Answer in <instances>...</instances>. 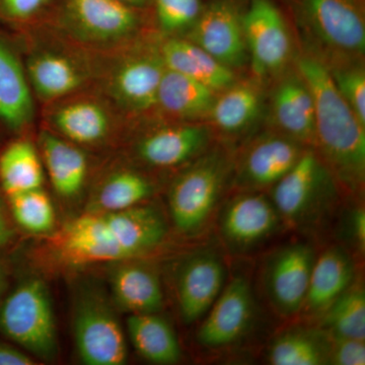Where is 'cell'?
<instances>
[{
	"mask_svg": "<svg viewBox=\"0 0 365 365\" xmlns=\"http://www.w3.org/2000/svg\"><path fill=\"white\" fill-rule=\"evenodd\" d=\"M297 69L313 93L314 150L336 181L351 192L359 190L365 176V124L336 88L323 60L300 53Z\"/></svg>",
	"mask_w": 365,
	"mask_h": 365,
	"instance_id": "1",
	"label": "cell"
},
{
	"mask_svg": "<svg viewBox=\"0 0 365 365\" xmlns=\"http://www.w3.org/2000/svg\"><path fill=\"white\" fill-rule=\"evenodd\" d=\"M309 50L326 64L364 60L365 0H288Z\"/></svg>",
	"mask_w": 365,
	"mask_h": 365,
	"instance_id": "2",
	"label": "cell"
},
{
	"mask_svg": "<svg viewBox=\"0 0 365 365\" xmlns=\"http://www.w3.org/2000/svg\"><path fill=\"white\" fill-rule=\"evenodd\" d=\"M97 67L105 97L124 116L139 117L158 111V95L165 67L160 42L138 39L113 50Z\"/></svg>",
	"mask_w": 365,
	"mask_h": 365,
	"instance_id": "3",
	"label": "cell"
},
{
	"mask_svg": "<svg viewBox=\"0 0 365 365\" xmlns=\"http://www.w3.org/2000/svg\"><path fill=\"white\" fill-rule=\"evenodd\" d=\"M141 11L119 0H61L55 30L85 51L109 53L137 39Z\"/></svg>",
	"mask_w": 365,
	"mask_h": 365,
	"instance_id": "4",
	"label": "cell"
},
{
	"mask_svg": "<svg viewBox=\"0 0 365 365\" xmlns=\"http://www.w3.org/2000/svg\"><path fill=\"white\" fill-rule=\"evenodd\" d=\"M232 170L225 153L211 151L187 168L170 186V218L187 237L201 234L217 207Z\"/></svg>",
	"mask_w": 365,
	"mask_h": 365,
	"instance_id": "5",
	"label": "cell"
},
{
	"mask_svg": "<svg viewBox=\"0 0 365 365\" xmlns=\"http://www.w3.org/2000/svg\"><path fill=\"white\" fill-rule=\"evenodd\" d=\"M337 182L318 153L306 150L294 167L274 185L271 200L281 220L292 227H309L335 203Z\"/></svg>",
	"mask_w": 365,
	"mask_h": 365,
	"instance_id": "6",
	"label": "cell"
},
{
	"mask_svg": "<svg viewBox=\"0 0 365 365\" xmlns=\"http://www.w3.org/2000/svg\"><path fill=\"white\" fill-rule=\"evenodd\" d=\"M0 331L41 359L58 351L56 325L49 290L41 280L26 281L0 309Z\"/></svg>",
	"mask_w": 365,
	"mask_h": 365,
	"instance_id": "7",
	"label": "cell"
},
{
	"mask_svg": "<svg viewBox=\"0 0 365 365\" xmlns=\"http://www.w3.org/2000/svg\"><path fill=\"white\" fill-rule=\"evenodd\" d=\"M81 51L56 46L34 47L24 63L34 96L50 104L83 91L97 76V66Z\"/></svg>",
	"mask_w": 365,
	"mask_h": 365,
	"instance_id": "8",
	"label": "cell"
},
{
	"mask_svg": "<svg viewBox=\"0 0 365 365\" xmlns=\"http://www.w3.org/2000/svg\"><path fill=\"white\" fill-rule=\"evenodd\" d=\"M242 23L255 74L264 78L282 71L292 56V43L277 6L272 0H251Z\"/></svg>",
	"mask_w": 365,
	"mask_h": 365,
	"instance_id": "9",
	"label": "cell"
},
{
	"mask_svg": "<svg viewBox=\"0 0 365 365\" xmlns=\"http://www.w3.org/2000/svg\"><path fill=\"white\" fill-rule=\"evenodd\" d=\"M76 349L83 364L122 365L127 360L123 331L116 317L100 297L79 302L74 317Z\"/></svg>",
	"mask_w": 365,
	"mask_h": 365,
	"instance_id": "10",
	"label": "cell"
},
{
	"mask_svg": "<svg viewBox=\"0 0 365 365\" xmlns=\"http://www.w3.org/2000/svg\"><path fill=\"white\" fill-rule=\"evenodd\" d=\"M184 38L234 71L248 59L242 14L234 0H213Z\"/></svg>",
	"mask_w": 365,
	"mask_h": 365,
	"instance_id": "11",
	"label": "cell"
},
{
	"mask_svg": "<svg viewBox=\"0 0 365 365\" xmlns=\"http://www.w3.org/2000/svg\"><path fill=\"white\" fill-rule=\"evenodd\" d=\"M49 105L47 118L54 130L66 140L81 145L105 141L114 130L119 112L107 98L81 91Z\"/></svg>",
	"mask_w": 365,
	"mask_h": 365,
	"instance_id": "12",
	"label": "cell"
},
{
	"mask_svg": "<svg viewBox=\"0 0 365 365\" xmlns=\"http://www.w3.org/2000/svg\"><path fill=\"white\" fill-rule=\"evenodd\" d=\"M316 254L309 245L294 242L272 255L265 269V287L274 309L283 317L302 312Z\"/></svg>",
	"mask_w": 365,
	"mask_h": 365,
	"instance_id": "13",
	"label": "cell"
},
{
	"mask_svg": "<svg viewBox=\"0 0 365 365\" xmlns=\"http://www.w3.org/2000/svg\"><path fill=\"white\" fill-rule=\"evenodd\" d=\"M253 292L248 278L235 276L223 287L198 329L199 344L222 349L237 342L248 332L254 319Z\"/></svg>",
	"mask_w": 365,
	"mask_h": 365,
	"instance_id": "14",
	"label": "cell"
},
{
	"mask_svg": "<svg viewBox=\"0 0 365 365\" xmlns=\"http://www.w3.org/2000/svg\"><path fill=\"white\" fill-rule=\"evenodd\" d=\"M281 217L271 198L256 192L241 194L227 204L220 216V235L230 250L247 252L269 239Z\"/></svg>",
	"mask_w": 365,
	"mask_h": 365,
	"instance_id": "15",
	"label": "cell"
},
{
	"mask_svg": "<svg viewBox=\"0 0 365 365\" xmlns=\"http://www.w3.org/2000/svg\"><path fill=\"white\" fill-rule=\"evenodd\" d=\"M304 150V145L280 132L258 137L240 158L237 182L249 191L273 187L294 167Z\"/></svg>",
	"mask_w": 365,
	"mask_h": 365,
	"instance_id": "16",
	"label": "cell"
},
{
	"mask_svg": "<svg viewBox=\"0 0 365 365\" xmlns=\"http://www.w3.org/2000/svg\"><path fill=\"white\" fill-rule=\"evenodd\" d=\"M225 276V264L211 251L197 252L182 263L177 277V300L184 323H195L207 314L222 292Z\"/></svg>",
	"mask_w": 365,
	"mask_h": 365,
	"instance_id": "17",
	"label": "cell"
},
{
	"mask_svg": "<svg viewBox=\"0 0 365 365\" xmlns=\"http://www.w3.org/2000/svg\"><path fill=\"white\" fill-rule=\"evenodd\" d=\"M211 140V129L197 122H177L153 129L136 143V155L146 165L174 168L202 155Z\"/></svg>",
	"mask_w": 365,
	"mask_h": 365,
	"instance_id": "18",
	"label": "cell"
},
{
	"mask_svg": "<svg viewBox=\"0 0 365 365\" xmlns=\"http://www.w3.org/2000/svg\"><path fill=\"white\" fill-rule=\"evenodd\" d=\"M274 124L280 133L302 145L314 143L313 93L297 69L281 78L272 96Z\"/></svg>",
	"mask_w": 365,
	"mask_h": 365,
	"instance_id": "19",
	"label": "cell"
},
{
	"mask_svg": "<svg viewBox=\"0 0 365 365\" xmlns=\"http://www.w3.org/2000/svg\"><path fill=\"white\" fill-rule=\"evenodd\" d=\"M56 242L61 253L73 263L129 260L98 212L81 216L67 223Z\"/></svg>",
	"mask_w": 365,
	"mask_h": 365,
	"instance_id": "20",
	"label": "cell"
},
{
	"mask_svg": "<svg viewBox=\"0 0 365 365\" xmlns=\"http://www.w3.org/2000/svg\"><path fill=\"white\" fill-rule=\"evenodd\" d=\"M100 215L129 260L157 248L168 234L165 217L153 206L139 204L124 210Z\"/></svg>",
	"mask_w": 365,
	"mask_h": 365,
	"instance_id": "21",
	"label": "cell"
},
{
	"mask_svg": "<svg viewBox=\"0 0 365 365\" xmlns=\"http://www.w3.org/2000/svg\"><path fill=\"white\" fill-rule=\"evenodd\" d=\"M34 93L25 66L13 46L0 36V122L13 131L32 124Z\"/></svg>",
	"mask_w": 365,
	"mask_h": 365,
	"instance_id": "22",
	"label": "cell"
},
{
	"mask_svg": "<svg viewBox=\"0 0 365 365\" xmlns=\"http://www.w3.org/2000/svg\"><path fill=\"white\" fill-rule=\"evenodd\" d=\"M354 264L344 249L332 247L314 261L302 312L321 318L334 302L353 284Z\"/></svg>",
	"mask_w": 365,
	"mask_h": 365,
	"instance_id": "23",
	"label": "cell"
},
{
	"mask_svg": "<svg viewBox=\"0 0 365 365\" xmlns=\"http://www.w3.org/2000/svg\"><path fill=\"white\" fill-rule=\"evenodd\" d=\"M160 50L168 69L184 74L215 93H220L237 81L232 69L186 38H163Z\"/></svg>",
	"mask_w": 365,
	"mask_h": 365,
	"instance_id": "24",
	"label": "cell"
},
{
	"mask_svg": "<svg viewBox=\"0 0 365 365\" xmlns=\"http://www.w3.org/2000/svg\"><path fill=\"white\" fill-rule=\"evenodd\" d=\"M215 91L170 69L165 68L158 95V111L177 122H197L207 116Z\"/></svg>",
	"mask_w": 365,
	"mask_h": 365,
	"instance_id": "25",
	"label": "cell"
},
{
	"mask_svg": "<svg viewBox=\"0 0 365 365\" xmlns=\"http://www.w3.org/2000/svg\"><path fill=\"white\" fill-rule=\"evenodd\" d=\"M39 143L55 191L63 197L78 195L88 174V160L83 151L63 137L47 130L41 132Z\"/></svg>",
	"mask_w": 365,
	"mask_h": 365,
	"instance_id": "26",
	"label": "cell"
},
{
	"mask_svg": "<svg viewBox=\"0 0 365 365\" xmlns=\"http://www.w3.org/2000/svg\"><path fill=\"white\" fill-rule=\"evenodd\" d=\"M262 91L254 81H235L216 95L208 118L218 130L230 135L246 131L262 108Z\"/></svg>",
	"mask_w": 365,
	"mask_h": 365,
	"instance_id": "27",
	"label": "cell"
},
{
	"mask_svg": "<svg viewBox=\"0 0 365 365\" xmlns=\"http://www.w3.org/2000/svg\"><path fill=\"white\" fill-rule=\"evenodd\" d=\"M112 288L118 304L131 314L158 313L162 309V285L157 273L148 266H120L113 274Z\"/></svg>",
	"mask_w": 365,
	"mask_h": 365,
	"instance_id": "28",
	"label": "cell"
},
{
	"mask_svg": "<svg viewBox=\"0 0 365 365\" xmlns=\"http://www.w3.org/2000/svg\"><path fill=\"white\" fill-rule=\"evenodd\" d=\"M127 330L136 351L155 364H175L181 359V348L170 324L157 313L131 314Z\"/></svg>",
	"mask_w": 365,
	"mask_h": 365,
	"instance_id": "29",
	"label": "cell"
},
{
	"mask_svg": "<svg viewBox=\"0 0 365 365\" xmlns=\"http://www.w3.org/2000/svg\"><path fill=\"white\" fill-rule=\"evenodd\" d=\"M43 163L30 141L9 144L0 155V182L7 196L42 187Z\"/></svg>",
	"mask_w": 365,
	"mask_h": 365,
	"instance_id": "30",
	"label": "cell"
},
{
	"mask_svg": "<svg viewBox=\"0 0 365 365\" xmlns=\"http://www.w3.org/2000/svg\"><path fill=\"white\" fill-rule=\"evenodd\" d=\"M323 338L304 330H290L276 338L269 350L274 365L329 364V336Z\"/></svg>",
	"mask_w": 365,
	"mask_h": 365,
	"instance_id": "31",
	"label": "cell"
},
{
	"mask_svg": "<svg viewBox=\"0 0 365 365\" xmlns=\"http://www.w3.org/2000/svg\"><path fill=\"white\" fill-rule=\"evenodd\" d=\"M153 182L140 173L119 170L106 178L98 189L96 204L100 212L134 207L153 195Z\"/></svg>",
	"mask_w": 365,
	"mask_h": 365,
	"instance_id": "32",
	"label": "cell"
},
{
	"mask_svg": "<svg viewBox=\"0 0 365 365\" xmlns=\"http://www.w3.org/2000/svg\"><path fill=\"white\" fill-rule=\"evenodd\" d=\"M330 335L365 339V294L359 285H351L319 318Z\"/></svg>",
	"mask_w": 365,
	"mask_h": 365,
	"instance_id": "33",
	"label": "cell"
},
{
	"mask_svg": "<svg viewBox=\"0 0 365 365\" xmlns=\"http://www.w3.org/2000/svg\"><path fill=\"white\" fill-rule=\"evenodd\" d=\"M9 199L14 220L26 232L42 235L54 228V207L42 187L14 194Z\"/></svg>",
	"mask_w": 365,
	"mask_h": 365,
	"instance_id": "34",
	"label": "cell"
},
{
	"mask_svg": "<svg viewBox=\"0 0 365 365\" xmlns=\"http://www.w3.org/2000/svg\"><path fill=\"white\" fill-rule=\"evenodd\" d=\"M150 4L153 6L155 25L163 38L186 35L198 20L204 7L202 0H150Z\"/></svg>",
	"mask_w": 365,
	"mask_h": 365,
	"instance_id": "35",
	"label": "cell"
},
{
	"mask_svg": "<svg viewBox=\"0 0 365 365\" xmlns=\"http://www.w3.org/2000/svg\"><path fill=\"white\" fill-rule=\"evenodd\" d=\"M362 61L350 60L325 64L336 88L365 124V69Z\"/></svg>",
	"mask_w": 365,
	"mask_h": 365,
	"instance_id": "36",
	"label": "cell"
},
{
	"mask_svg": "<svg viewBox=\"0 0 365 365\" xmlns=\"http://www.w3.org/2000/svg\"><path fill=\"white\" fill-rule=\"evenodd\" d=\"M329 336V364L335 365H364V340Z\"/></svg>",
	"mask_w": 365,
	"mask_h": 365,
	"instance_id": "37",
	"label": "cell"
},
{
	"mask_svg": "<svg viewBox=\"0 0 365 365\" xmlns=\"http://www.w3.org/2000/svg\"><path fill=\"white\" fill-rule=\"evenodd\" d=\"M52 0H0V16L13 23L35 20L49 6Z\"/></svg>",
	"mask_w": 365,
	"mask_h": 365,
	"instance_id": "38",
	"label": "cell"
},
{
	"mask_svg": "<svg viewBox=\"0 0 365 365\" xmlns=\"http://www.w3.org/2000/svg\"><path fill=\"white\" fill-rule=\"evenodd\" d=\"M32 357L21 350L0 342V365H33Z\"/></svg>",
	"mask_w": 365,
	"mask_h": 365,
	"instance_id": "39",
	"label": "cell"
},
{
	"mask_svg": "<svg viewBox=\"0 0 365 365\" xmlns=\"http://www.w3.org/2000/svg\"><path fill=\"white\" fill-rule=\"evenodd\" d=\"M350 232L354 237L355 242L360 250L364 251L365 247V213L364 208L353 211L349 220Z\"/></svg>",
	"mask_w": 365,
	"mask_h": 365,
	"instance_id": "40",
	"label": "cell"
},
{
	"mask_svg": "<svg viewBox=\"0 0 365 365\" xmlns=\"http://www.w3.org/2000/svg\"><path fill=\"white\" fill-rule=\"evenodd\" d=\"M13 230L7 220L6 211L0 199V249L4 248L13 237Z\"/></svg>",
	"mask_w": 365,
	"mask_h": 365,
	"instance_id": "41",
	"label": "cell"
},
{
	"mask_svg": "<svg viewBox=\"0 0 365 365\" xmlns=\"http://www.w3.org/2000/svg\"><path fill=\"white\" fill-rule=\"evenodd\" d=\"M137 9H144L150 4V0H119Z\"/></svg>",
	"mask_w": 365,
	"mask_h": 365,
	"instance_id": "42",
	"label": "cell"
},
{
	"mask_svg": "<svg viewBox=\"0 0 365 365\" xmlns=\"http://www.w3.org/2000/svg\"><path fill=\"white\" fill-rule=\"evenodd\" d=\"M1 279H2V270H1V268H0V283H1Z\"/></svg>",
	"mask_w": 365,
	"mask_h": 365,
	"instance_id": "43",
	"label": "cell"
}]
</instances>
